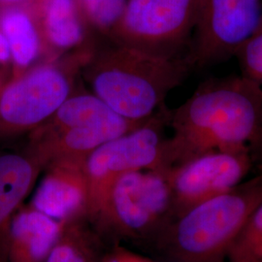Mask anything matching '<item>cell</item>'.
<instances>
[{
  "label": "cell",
  "instance_id": "obj_1",
  "mask_svg": "<svg viewBox=\"0 0 262 262\" xmlns=\"http://www.w3.org/2000/svg\"><path fill=\"white\" fill-rule=\"evenodd\" d=\"M164 167L213 150L262 147V85L240 75L213 79L171 110Z\"/></svg>",
  "mask_w": 262,
  "mask_h": 262
},
{
  "label": "cell",
  "instance_id": "obj_2",
  "mask_svg": "<svg viewBox=\"0 0 262 262\" xmlns=\"http://www.w3.org/2000/svg\"><path fill=\"white\" fill-rule=\"evenodd\" d=\"M193 67L188 53L162 55L113 40L91 52L82 70L94 95L123 118L144 122Z\"/></svg>",
  "mask_w": 262,
  "mask_h": 262
},
{
  "label": "cell",
  "instance_id": "obj_3",
  "mask_svg": "<svg viewBox=\"0 0 262 262\" xmlns=\"http://www.w3.org/2000/svg\"><path fill=\"white\" fill-rule=\"evenodd\" d=\"M262 202V175L188 208L159 235L166 262H225Z\"/></svg>",
  "mask_w": 262,
  "mask_h": 262
},
{
  "label": "cell",
  "instance_id": "obj_4",
  "mask_svg": "<svg viewBox=\"0 0 262 262\" xmlns=\"http://www.w3.org/2000/svg\"><path fill=\"white\" fill-rule=\"evenodd\" d=\"M144 122L123 118L94 94L71 95L49 120L30 132L28 147L45 167L55 159H85L105 143Z\"/></svg>",
  "mask_w": 262,
  "mask_h": 262
},
{
  "label": "cell",
  "instance_id": "obj_5",
  "mask_svg": "<svg viewBox=\"0 0 262 262\" xmlns=\"http://www.w3.org/2000/svg\"><path fill=\"white\" fill-rule=\"evenodd\" d=\"M90 54L48 61L13 76L0 89V133L31 132L49 120L72 95L74 77Z\"/></svg>",
  "mask_w": 262,
  "mask_h": 262
},
{
  "label": "cell",
  "instance_id": "obj_6",
  "mask_svg": "<svg viewBox=\"0 0 262 262\" xmlns=\"http://www.w3.org/2000/svg\"><path fill=\"white\" fill-rule=\"evenodd\" d=\"M170 115L171 110L163 104L137 128L105 143L85 159L89 214L97 217L113 184L123 174L165 169V130Z\"/></svg>",
  "mask_w": 262,
  "mask_h": 262
},
{
  "label": "cell",
  "instance_id": "obj_7",
  "mask_svg": "<svg viewBox=\"0 0 262 262\" xmlns=\"http://www.w3.org/2000/svg\"><path fill=\"white\" fill-rule=\"evenodd\" d=\"M174 205L167 170H138L113 184L97 215L119 233L134 238L159 236L172 221Z\"/></svg>",
  "mask_w": 262,
  "mask_h": 262
},
{
  "label": "cell",
  "instance_id": "obj_8",
  "mask_svg": "<svg viewBox=\"0 0 262 262\" xmlns=\"http://www.w3.org/2000/svg\"><path fill=\"white\" fill-rule=\"evenodd\" d=\"M202 0H127L113 40L179 56L196 27Z\"/></svg>",
  "mask_w": 262,
  "mask_h": 262
},
{
  "label": "cell",
  "instance_id": "obj_9",
  "mask_svg": "<svg viewBox=\"0 0 262 262\" xmlns=\"http://www.w3.org/2000/svg\"><path fill=\"white\" fill-rule=\"evenodd\" d=\"M262 28V0H202L188 56L194 66L236 56Z\"/></svg>",
  "mask_w": 262,
  "mask_h": 262
},
{
  "label": "cell",
  "instance_id": "obj_10",
  "mask_svg": "<svg viewBox=\"0 0 262 262\" xmlns=\"http://www.w3.org/2000/svg\"><path fill=\"white\" fill-rule=\"evenodd\" d=\"M252 166L249 149L213 150L167 170L174 215L242 183Z\"/></svg>",
  "mask_w": 262,
  "mask_h": 262
},
{
  "label": "cell",
  "instance_id": "obj_11",
  "mask_svg": "<svg viewBox=\"0 0 262 262\" xmlns=\"http://www.w3.org/2000/svg\"><path fill=\"white\" fill-rule=\"evenodd\" d=\"M85 159H59L48 163L30 205L40 213L68 225L89 214Z\"/></svg>",
  "mask_w": 262,
  "mask_h": 262
},
{
  "label": "cell",
  "instance_id": "obj_12",
  "mask_svg": "<svg viewBox=\"0 0 262 262\" xmlns=\"http://www.w3.org/2000/svg\"><path fill=\"white\" fill-rule=\"evenodd\" d=\"M45 165L28 147L0 152V262H8L13 219Z\"/></svg>",
  "mask_w": 262,
  "mask_h": 262
},
{
  "label": "cell",
  "instance_id": "obj_13",
  "mask_svg": "<svg viewBox=\"0 0 262 262\" xmlns=\"http://www.w3.org/2000/svg\"><path fill=\"white\" fill-rule=\"evenodd\" d=\"M66 225L31 206L19 208L10 232L8 262H46Z\"/></svg>",
  "mask_w": 262,
  "mask_h": 262
},
{
  "label": "cell",
  "instance_id": "obj_14",
  "mask_svg": "<svg viewBox=\"0 0 262 262\" xmlns=\"http://www.w3.org/2000/svg\"><path fill=\"white\" fill-rule=\"evenodd\" d=\"M33 13L45 48L63 53L84 43L88 24L77 0H34Z\"/></svg>",
  "mask_w": 262,
  "mask_h": 262
},
{
  "label": "cell",
  "instance_id": "obj_15",
  "mask_svg": "<svg viewBox=\"0 0 262 262\" xmlns=\"http://www.w3.org/2000/svg\"><path fill=\"white\" fill-rule=\"evenodd\" d=\"M0 30L9 42L14 75L34 66L45 48L34 13L19 5L7 6L0 14Z\"/></svg>",
  "mask_w": 262,
  "mask_h": 262
},
{
  "label": "cell",
  "instance_id": "obj_16",
  "mask_svg": "<svg viewBox=\"0 0 262 262\" xmlns=\"http://www.w3.org/2000/svg\"><path fill=\"white\" fill-rule=\"evenodd\" d=\"M228 262H262V202L235 238Z\"/></svg>",
  "mask_w": 262,
  "mask_h": 262
},
{
  "label": "cell",
  "instance_id": "obj_17",
  "mask_svg": "<svg viewBox=\"0 0 262 262\" xmlns=\"http://www.w3.org/2000/svg\"><path fill=\"white\" fill-rule=\"evenodd\" d=\"M92 247L78 222L68 224L46 262H94Z\"/></svg>",
  "mask_w": 262,
  "mask_h": 262
},
{
  "label": "cell",
  "instance_id": "obj_18",
  "mask_svg": "<svg viewBox=\"0 0 262 262\" xmlns=\"http://www.w3.org/2000/svg\"><path fill=\"white\" fill-rule=\"evenodd\" d=\"M91 28L112 36L126 7L127 0H77Z\"/></svg>",
  "mask_w": 262,
  "mask_h": 262
},
{
  "label": "cell",
  "instance_id": "obj_19",
  "mask_svg": "<svg viewBox=\"0 0 262 262\" xmlns=\"http://www.w3.org/2000/svg\"><path fill=\"white\" fill-rule=\"evenodd\" d=\"M237 57L241 75L262 85V28L241 48Z\"/></svg>",
  "mask_w": 262,
  "mask_h": 262
},
{
  "label": "cell",
  "instance_id": "obj_20",
  "mask_svg": "<svg viewBox=\"0 0 262 262\" xmlns=\"http://www.w3.org/2000/svg\"><path fill=\"white\" fill-rule=\"evenodd\" d=\"M12 60L9 42L0 30V63H7Z\"/></svg>",
  "mask_w": 262,
  "mask_h": 262
},
{
  "label": "cell",
  "instance_id": "obj_21",
  "mask_svg": "<svg viewBox=\"0 0 262 262\" xmlns=\"http://www.w3.org/2000/svg\"><path fill=\"white\" fill-rule=\"evenodd\" d=\"M115 262H151L149 259L138 255L136 253H132L130 255V257L128 259H122V260H117Z\"/></svg>",
  "mask_w": 262,
  "mask_h": 262
},
{
  "label": "cell",
  "instance_id": "obj_22",
  "mask_svg": "<svg viewBox=\"0 0 262 262\" xmlns=\"http://www.w3.org/2000/svg\"><path fill=\"white\" fill-rule=\"evenodd\" d=\"M27 0H0V3L6 4L7 6H11V5H19L20 3H24Z\"/></svg>",
  "mask_w": 262,
  "mask_h": 262
},
{
  "label": "cell",
  "instance_id": "obj_23",
  "mask_svg": "<svg viewBox=\"0 0 262 262\" xmlns=\"http://www.w3.org/2000/svg\"><path fill=\"white\" fill-rule=\"evenodd\" d=\"M0 89H1V85H0Z\"/></svg>",
  "mask_w": 262,
  "mask_h": 262
}]
</instances>
